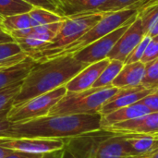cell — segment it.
I'll use <instances>...</instances> for the list:
<instances>
[{"label":"cell","mask_w":158,"mask_h":158,"mask_svg":"<svg viewBox=\"0 0 158 158\" xmlns=\"http://www.w3.org/2000/svg\"><path fill=\"white\" fill-rule=\"evenodd\" d=\"M150 113H152V112L144 105L140 104L138 102L131 106L119 108V109L115 110L107 115L102 116L101 130L105 129L106 127L118 124V123H121V122L135 119L137 118H141V117L145 116Z\"/></svg>","instance_id":"cell-16"},{"label":"cell","mask_w":158,"mask_h":158,"mask_svg":"<svg viewBox=\"0 0 158 158\" xmlns=\"http://www.w3.org/2000/svg\"><path fill=\"white\" fill-rule=\"evenodd\" d=\"M1 27L8 33H10L13 31L31 28V24L29 13L18 14V15L4 18L1 20Z\"/></svg>","instance_id":"cell-24"},{"label":"cell","mask_w":158,"mask_h":158,"mask_svg":"<svg viewBox=\"0 0 158 158\" xmlns=\"http://www.w3.org/2000/svg\"><path fill=\"white\" fill-rule=\"evenodd\" d=\"M87 66L89 65L77 60L73 55L36 62L22 81L20 91L14 99L12 106L65 86Z\"/></svg>","instance_id":"cell-2"},{"label":"cell","mask_w":158,"mask_h":158,"mask_svg":"<svg viewBox=\"0 0 158 158\" xmlns=\"http://www.w3.org/2000/svg\"><path fill=\"white\" fill-rule=\"evenodd\" d=\"M137 18V17H136ZM135 19L128 22L126 25L117 29L116 31H112L111 33L98 39L97 41L92 43L91 44L87 45L81 51L75 53L73 56L87 65H91L99 61H102L107 58L108 54L118 42V40L121 37V35L125 32L128 27L134 21Z\"/></svg>","instance_id":"cell-8"},{"label":"cell","mask_w":158,"mask_h":158,"mask_svg":"<svg viewBox=\"0 0 158 158\" xmlns=\"http://www.w3.org/2000/svg\"><path fill=\"white\" fill-rule=\"evenodd\" d=\"M23 1L30 4L33 7H39L56 13V6L52 0H23Z\"/></svg>","instance_id":"cell-32"},{"label":"cell","mask_w":158,"mask_h":158,"mask_svg":"<svg viewBox=\"0 0 158 158\" xmlns=\"http://www.w3.org/2000/svg\"><path fill=\"white\" fill-rule=\"evenodd\" d=\"M8 110H9V109L0 112V119H1V118H6V114H7Z\"/></svg>","instance_id":"cell-40"},{"label":"cell","mask_w":158,"mask_h":158,"mask_svg":"<svg viewBox=\"0 0 158 158\" xmlns=\"http://www.w3.org/2000/svg\"><path fill=\"white\" fill-rule=\"evenodd\" d=\"M137 15L138 10L135 9H123L116 12L104 13L103 18L94 27H92L77 41L73 42L72 44L59 51L51 58L66 55H74L75 53L81 51L92 43L126 25L128 22L135 19Z\"/></svg>","instance_id":"cell-6"},{"label":"cell","mask_w":158,"mask_h":158,"mask_svg":"<svg viewBox=\"0 0 158 158\" xmlns=\"http://www.w3.org/2000/svg\"><path fill=\"white\" fill-rule=\"evenodd\" d=\"M139 103L144 105L152 113L158 112V88L154 89L149 94L140 100Z\"/></svg>","instance_id":"cell-31"},{"label":"cell","mask_w":158,"mask_h":158,"mask_svg":"<svg viewBox=\"0 0 158 158\" xmlns=\"http://www.w3.org/2000/svg\"><path fill=\"white\" fill-rule=\"evenodd\" d=\"M142 21L137 16L135 20L128 27L125 32L118 40L112 50L107 56L109 60H118L125 62L128 56L145 37Z\"/></svg>","instance_id":"cell-11"},{"label":"cell","mask_w":158,"mask_h":158,"mask_svg":"<svg viewBox=\"0 0 158 158\" xmlns=\"http://www.w3.org/2000/svg\"><path fill=\"white\" fill-rule=\"evenodd\" d=\"M154 89H146L142 85L131 88H121L102 106L99 114L101 116H105L119 108L136 104L149 94Z\"/></svg>","instance_id":"cell-13"},{"label":"cell","mask_w":158,"mask_h":158,"mask_svg":"<svg viewBox=\"0 0 158 158\" xmlns=\"http://www.w3.org/2000/svg\"><path fill=\"white\" fill-rule=\"evenodd\" d=\"M144 65L145 69L142 86L146 89L158 88V58Z\"/></svg>","instance_id":"cell-26"},{"label":"cell","mask_w":158,"mask_h":158,"mask_svg":"<svg viewBox=\"0 0 158 158\" xmlns=\"http://www.w3.org/2000/svg\"><path fill=\"white\" fill-rule=\"evenodd\" d=\"M146 156H131V157H127V158H145Z\"/></svg>","instance_id":"cell-42"},{"label":"cell","mask_w":158,"mask_h":158,"mask_svg":"<svg viewBox=\"0 0 158 158\" xmlns=\"http://www.w3.org/2000/svg\"><path fill=\"white\" fill-rule=\"evenodd\" d=\"M124 63L118 60H110L107 67L101 73L93 88H104L112 86L113 81L117 78L120 70L122 69Z\"/></svg>","instance_id":"cell-23"},{"label":"cell","mask_w":158,"mask_h":158,"mask_svg":"<svg viewBox=\"0 0 158 158\" xmlns=\"http://www.w3.org/2000/svg\"><path fill=\"white\" fill-rule=\"evenodd\" d=\"M62 158H77L66 146H64L63 148V155H62Z\"/></svg>","instance_id":"cell-38"},{"label":"cell","mask_w":158,"mask_h":158,"mask_svg":"<svg viewBox=\"0 0 158 158\" xmlns=\"http://www.w3.org/2000/svg\"><path fill=\"white\" fill-rule=\"evenodd\" d=\"M65 146L77 158H127L137 156L124 135L103 130L64 139Z\"/></svg>","instance_id":"cell-3"},{"label":"cell","mask_w":158,"mask_h":158,"mask_svg":"<svg viewBox=\"0 0 158 158\" xmlns=\"http://www.w3.org/2000/svg\"><path fill=\"white\" fill-rule=\"evenodd\" d=\"M156 58H158V42L152 39L144 51V54L141 59V62L143 64H146Z\"/></svg>","instance_id":"cell-30"},{"label":"cell","mask_w":158,"mask_h":158,"mask_svg":"<svg viewBox=\"0 0 158 158\" xmlns=\"http://www.w3.org/2000/svg\"><path fill=\"white\" fill-rule=\"evenodd\" d=\"M137 16L142 21L143 29L145 35H148L150 31L158 22V3L139 10Z\"/></svg>","instance_id":"cell-25"},{"label":"cell","mask_w":158,"mask_h":158,"mask_svg":"<svg viewBox=\"0 0 158 158\" xmlns=\"http://www.w3.org/2000/svg\"><path fill=\"white\" fill-rule=\"evenodd\" d=\"M62 155H63V149H58V150L43 154L41 158H62Z\"/></svg>","instance_id":"cell-37"},{"label":"cell","mask_w":158,"mask_h":158,"mask_svg":"<svg viewBox=\"0 0 158 158\" xmlns=\"http://www.w3.org/2000/svg\"><path fill=\"white\" fill-rule=\"evenodd\" d=\"M28 56V55L24 52L17 55V56H14L12 57H9V58H6L5 60H2L0 61V71L6 69V68H9L11 66H14L19 62H21L22 60H24L26 57Z\"/></svg>","instance_id":"cell-33"},{"label":"cell","mask_w":158,"mask_h":158,"mask_svg":"<svg viewBox=\"0 0 158 158\" xmlns=\"http://www.w3.org/2000/svg\"><path fill=\"white\" fill-rule=\"evenodd\" d=\"M67 94L65 86L46 94L33 97L20 105L11 106L6 114V119L11 123H20L48 116L50 109Z\"/></svg>","instance_id":"cell-7"},{"label":"cell","mask_w":158,"mask_h":158,"mask_svg":"<svg viewBox=\"0 0 158 158\" xmlns=\"http://www.w3.org/2000/svg\"><path fill=\"white\" fill-rule=\"evenodd\" d=\"M0 26H1V21H0Z\"/></svg>","instance_id":"cell-45"},{"label":"cell","mask_w":158,"mask_h":158,"mask_svg":"<svg viewBox=\"0 0 158 158\" xmlns=\"http://www.w3.org/2000/svg\"><path fill=\"white\" fill-rule=\"evenodd\" d=\"M13 152V150L10 149H6V148H3L0 146V158L6 157V156H8L9 154H11Z\"/></svg>","instance_id":"cell-39"},{"label":"cell","mask_w":158,"mask_h":158,"mask_svg":"<svg viewBox=\"0 0 158 158\" xmlns=\"http://www.w3.org/2000/svg\"><path fill=\"white\" fill-rule=\"evenodd\" d=\"M153 38H151L150 36L146 35L143 40L142 42L133 49V51L128 56V57L126 58L124 64H131V63H135V62H139L141 61L143 54H144V51L148 45V44L150 43V41L152 40Z\"/></svg>","instance_id":"cell-28"},{"label":"cell","mask_w":158,"mask_h":158,"mask_svg":"<svg viewBox=\"0 0 158 158\" xmlns=\"http://www.w3.org/2000/svg\"><path fill=\"white\" fill-rule=\"evenodd\" d=\"M153 39H154V40H156V42H158V35H157V36H156V37H154Z\"/></svg>","instance_id":"cell-43"},{"label":"cell","mask_w":158,"mask_h":158,"mask_svg":"<svg viewBox=\"0 0 158 158\" xmlns=\"http://www.w3.org/2000/svg\"><path fill=\"white\" fill-rule=\"evenodd\" d=\"M21 83L22 81L11 85L3 90H0V112L10 109V107L13 105L14 99L17 97V95L20 91Z\"/></svg>","instance_id":"cell-27"},{"label":"cell","mask_w":158,"mask_h":158,"mask_svg":"<svg viewBox=\"0 0 158 158\" xmlns=\"http://www.w3.org/2000/svg\"><path fill=\"white\" fill-rule=\"evenodd\" d=\"M20 53H22V50L16 42L0 44V61L17 56Z\"/></svg>","instance_id":"cell-29"},{"label":"cell","mask_w":158,"mask_h":158,"mask_svg":"<svg viewBox=\"0 0 158 158\" xmlns=\"http://www.w3.org/2000/svg\"><path fill=\"white\" fill-rule=\"evenodd\" d=\"M145 158H158V152L155 153V154H153V155H150V156H146Z\"/></svg>","instance_id":"cell-41"},{"label":"cell","mask_w":158,"mask_h":158,"mask_svg":"<svg viewBox=\"0 0 158 158\" xmlns=\"http://www.w3.org/2000/svg\"><path fill=\"white\" fill-rule=\"evenodd\" d=\"M145 65L141 61L124 64L122 69L113 81L112 86L118 89L131 88L142 85V81L144 76Z\"/></svg>","instance_id":"cell-17"},{"label":"cell","mask_w":158,"mask_h":158,"mask_svg":"<svg viewBox=\"0 0 158 158\" xmlns=\"http://www.w3.org/2000/svg\"><path fill=\"white\" fill-rule=\"evenodd\" d=\"M109 62L110 60L106 58L102 61L87 66L65 85L67 92L78 93L93 88L94 84L104 71V69L107 67Z\"/></svg>","instance_id":"cell-14"},{"label":"cell","mask_w":158,"mask_h":158,"mask_svg":"<svg viewBox=\"0 0 158 158\" xmlns=\"http://www.w3.org/2000/svg\"><path fill=\"white\" fill-rule=\"evenodd\" d=\"M102 130L118 135H140L158 139V112H153Z\"/></svg>","instance_id":"cell-10"},{"label":"cell","mask_w":158,"mask_h":158,"mask_svg":"<svg viewBox=\"0 0 158 158\" xmlns=\"http://www.w3.org/2000/svg\"><path fill=\"white\" fill-rule=\"evenodd\" d=\"M119 89L109 86L104 88H91L78 93H69L55 105L48 116L99 114L102 106L109 101Z\"/></svg>","instance_id":"cell-5"},{"label":"cell","mask_w":158,"mask_h":158,"mask_svg":"<svg viewBox=\"0 0 158 158\" xmlns=\"http://www.w3.org/2000/svg\"><path fill=\"white\" fill-rule=\"evenodd\" d=\"M135 156H148L158 152V139L140 135H124Z\"/></svg>","instance_id":"cell-19"},{"label":"cell","mask_w":158,"mask_h":158,"mask_svg":"<svg viewBox=\"0 0 158 158\" xmlns=\"http://www.w3.org/2000/svg\"><path fill=\"white\" fill-rule=\"evenodd\" d=\"M52 1H53V2H54L55 4H56V3H57V2H58L59 0H52Z\"/></svg>","instance_id":"cell-44"},{"label":"cell","mask_w":158,"mask_h":158,"mask_svg":"<svg viewBox=\"0 0 158 158\" xmlns=\"http://www.w3.org/2000/svg\"><path fill=\"white\" fill-rule=\"evenodd\" d=\"M32 8L23 0H0V21L9 16L29 13Z\"/></svg>","instance_id":"cell-21"},{"label":"cell","mask_w":158,"mask_h":158,"mask_svg":"<svg viewBox=\"0 0 158 158\" xmlns=\"http://www.w3.org/2000/svg\"><path fill=\"white\" fill-rule=\"evenodd\" d=\"M158 3V0H107L97 11V13L116 12L123 9L141 10L148 6Z\"/></svg>","instance_id":"cell-20"},{"label":"cell","mask_w":158,"mask_h":158,"mask_svg":"<svg viewBox=\"0 0 158 158\" xmlns=\"http://www.w3.org/2000/svg\"><path fill=\"white\" fill-rule=\"evenodd\" d=\"M30 20L31 27H37V26H43V25H47V24H52L59 21H63L66 19L58 16L56 13L39 8V7H33L30 12Z\"/></svg>","instance_id":"cell-22"},{"label":"cell","mask_w":158,"mask_h":158,"mask_svg":"<svg viewBox=\"0 0 158 158\" xmlns=\"http://www.w3.org/2000/svg\"><path fill=\"white\" fill-rule=\"evenodd\" d=\"M7 43H15V39L0 26V44Z\"/></svg>","instance_id":"cell-35"},{"label":"cell","mask_w":158,"mask_h":158,"mask_svg":"<svg viewBox=\"0 0 158 158\" xmlns=\"http://www.w3.org/2000/svg\"><path fill=\"white\" fill-rule=\"evenodd\" d=\"M43 154H31L19 151H13L11 154L4 158H41Z\"/></svg>","instance_id":"cell-34"},{"label":"cell","mask_w":158,"mask_h":158,"mask_svg":"<svg viewBox=\"0 0 158 158\" xmlns=\"http://www.w3.org/2000/svg\"><path fill=\"white\" fill-rule=\"evenodd\" d=\"M11 123L6 119V118L0 119V136H4L5 133L10 129Z\"/></svg>","instance_id":"cell-36"},{"label":"cell","mask_w":158,"mask_h":158,"mask_svg":"<svg viewBox=\"0 0 158 158\" xmlns=\"http://www.w3.org/2000/svg\"><path fill=\"white\" fill-rule=\"evenodd\" d=\"M36 64L31 56H27L21 62L0 71V90L24 81L32 67Z\"/></svg>","instance_id":"cell-18"},{"label":"cell","mask_w":158,"mask_h":158,"mask_svg":"<svg viewBox=\"0 0 158 158\" xmlns=\"http://www.w3.org/2000/svg\"><path fill=\"white\" fill-rule=\"evenodd\" d=\"M100 114L46 116L11 124L4 136L41 139H69L101 130Z\"/></svg>","instance_id":"cell-1"},{"label":"cell","mask_w":158,"mask_h":158,"mask_svg":"<svg viewBox=\"0 0 158 158\" xmlns=\"http://www.w3.org/2000/svg\"><path fill=\"white\" fill-rule=\"evenodd\" d=\"M0 146L13 151L31 154H45L63 149L65 141L62 139H41L28 137L0 136Z\"/></svg>","instance_id":"cell-9"},{"label":"cell","mask_w":158,"mask_h":158,"mask_svg":"<svg viewBox=\"0 0 158 158\" xmlns=\"http://www.w3.org/2000/svg\"><path fill=\"white\" fill-rule=\"evenodd\" d=\"M63 21L32 27V31L30 35L25 38L18 39L15 42L20 46L22 52L30 55L31 53L47 44L57 33Z\"/></svg>","instance_id":"cell-12"},{"label":"cell","mask_w":158,"mask_h":158,"mask_svg":"<svg viewBox=\"0 0 158 158\" xmlns=\"http://www.w3.org/2000/svg\"><path fill=\"white\" fill-rule=\"evenodd\" d=\"M104 13H92L66 19L55 37L44 46L28 55L36 62L47 60L77 41L102 18Z\"/></svg>","instance_id":"cell-4"},{"label":"cell","mask_w":158,"mask_h":158,"mask_svg":"<svg viewBox=\"0 0 158 158\" xmlns=\"http://www.w3.org/2000/svg\"><path fill=\"white\" fill-rule=\"evenodd\" d=\"M107 0H59L56 4V13L64 19L97 13L98 9Z\"/></svg>","instance_id":"cell-15"}]
</instances>
